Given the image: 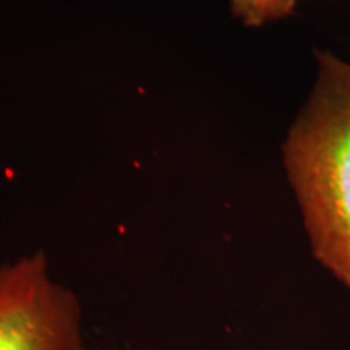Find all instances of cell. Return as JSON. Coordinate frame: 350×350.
Here are the masks:
<instances>
[{"instance_id":"3","label":"cell","mask_w":350,"mask_h":350,"mask_svg":"<svg viewBox=\"0 0 350 350\" xmlns=\"http://www.w3.org/2000/svg\"><path fill=\"white\" fill-rule=\"evenodd\" d=\"M234 16L247 26L284 20L295 12L299 0H229Z\"/></svg>"},{"instance_id":"1","label":"cell","mask_w":350,"mask_h":350,"mask_svg":"<svg viewBox=\"0 0 350 350\" xmlns=\"http://www.w3.org/2000/svg\"><path fill=\"white\" fill-rule=\"evenodd\" d=\"M318 77L282 146L313 256L350 288V64L317 51Z\"/></svg>"},{"instance_id":"2","label":"cell","mask_w":350,"mask_h":350,"mask_svg":"<svg viewBox=\"0 0 350 350\" xmlns=\"http://www.w3.org/2000/svg\"><path fill=\"white\" fill-rule=\"evenodd\" d=\"M0 350H88L80 301L51 278L42 253L0 268Z\"/></svg>"}]
</instances>
